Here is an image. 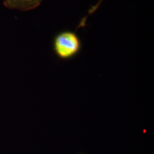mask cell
<instances>
[{
  "label": "cell",
  "mask_w": 154,
  "mask_h": 154,
  "mask_svg": "<svg viewBox=\"0 0 154 154\" xmlns=\"http://www.w3.org/2000/svg\"><path fill=\"white\" fill-rule=\"evenodd\" d=\"M43 0H4V6L11 9L27 11L38 7Z\"/></svg>",
  "instance_id": "obj_2"
},
{
  "label": "cell",
  "mask_w": 154,
  "mask_h": 154,
  "mask_svg": "<svg viewBox=\"0 0 154 154\" xmlns=\"http://www.w3.org/2000/svg\"><path fill=\"white\" fill-rule=\"evenodd\" d=\"M81 44L77 34L72 32H63L55 37L54 49L57 55L62 60H68L77 55Z\"/></svg>",
  "instance_id": "obj_1"
}]
</instances>
